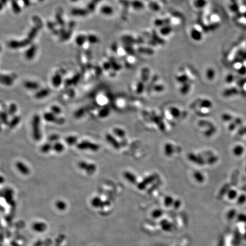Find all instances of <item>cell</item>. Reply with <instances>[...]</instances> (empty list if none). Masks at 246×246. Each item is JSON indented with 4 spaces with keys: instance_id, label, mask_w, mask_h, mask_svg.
I'll list each match as a JSON object with an SVG mask.
<instances>
[{
    "instance_id": "6da1fadb",
    "label": "cell",
    "mask_w": 246,
    "mask_h": 246,
    "mask_svg": "<svg viewBox=\"0 0 246 246\" xmlns=\"http://www.w3.org/2000/svg\"><path fill=\"white\" fill-rule=\"evenodd\" d=\"M40 118L38 115H34L31 122L32 133L33 139L35 141H39L42 138V133L40 129Z\"/></svg>"
},
{
    "instance_id": "7a4b0ae2",
    "label": "cell",
    "mask_w": 246,
    "mask_h": 246,
    "mask_svg": "<svg viewBox=\"0 0 246 246\" xmlns=\"http://www.w3.org/2000/svg\"><path fill=\"white\" fill-rule=\"evenodd\" d=\"M77 148L80 150H91L92 151H96L99 147L97 145L90 143L89 141H84L77 144Z\"/></svg>"
},
{
    "instance_id": "3957f363",
    "label": "cell",
    "mask_w": 246,
    "mask_h": 246,
    "mask_svg": "<svg viewBox=\"0 0 246 246\" xmlns=\"http://www.w3.org/2000/svg\"><path fill=\"white\" fill-rule=\"evenodd\" d=\"M31 42V40L29 38L25 39L21 41H17V40H11L9 42V46L12 48H18L21 47H23L28 44H29Z\"/></svg>"
},
{
    "instance_id": "277c9868",
    "label": "cell",
    "mask_w": 246,
    "mask_h": 246,
    "mask_svg": "<svg viewBox=\"0 0 246 246\" xmlns=\"http://www.w3.org/2000/svg\"><path fill=\"white\" fill-rule=\"evenodd\" d=\"M15 166L18 169V170L24 176H27L30 173V170L29 168L26 165H25V164H23L22 162H21V161L17 162L15 164Z\"/></svg>"
},
{
    "instance_id": "5b68a950",
    "label": "cell",
    "mask_w": 246,
    "mask_h": 246,
    "mask_svg": "<svg viewBox=\"0 0 246 246\" xmlns=\"http://www.w3.org/2000/svg\"><path fill=\"white\" fill-rule=\"evenodd\" d=\"M79 167L83 170H86L87 172L91 173L95 170V166L92 164H90L85 161H80L78 164Z\"/></svg>"
},
{
    "instance_id": "8992f818",
    "label": "cell",
    "mask_w": 246,
    "mask_h": 246,
    "mask_svg": "<svg viewBox=\"0 0 246 246\" xmlns=\"http://www.w3.org/2000/svg\"><path fill=\"white\" fill-rule=\"evenodd\" d=\"M36 51V47L35 45H32L25 52V56L27 60H31L35 56Z\"/></svg>"
},
{
    "instance_id": "52a82bcc",
    "label": "cell",
    "mask_w": 246,
    "mask_h": 246,
    "mask_svg": "<svg viewBox=\"0 0 246 246\" xmlns=\"http://www.w3.org/2000/svg\"><path fill=\"white\" fill-rule=\"evenodd\" d=\"M44 119L50 123H56L58 117L52 112H46L43 115Z\"/></svg>"
},
{
    "instance_id": "ba28073f",
    "label": "cell",
    "mask_w": 246,
    "mask_h": 246,
    "mask_svg": "<svg viewBox=\"0 0 246 246\" xmlns=\"http://www.w3.org/2000/svg\"><path fill=\"white\" fill-rule=\"evenodd\" d=\"M50 93V91L47 89H43L42 90H40L38 92H36L35 95V98L38 99H43L44 97H47Z\"/></svg>"
},
{
    "instance_id": "9c48e42d",
    "label": "cell",
    "mask_w": 246,
    "mask_h": 246,
    "mask_svg": "<svg viewBox=\"0 0 246 246\" xmlns=\"http://www.w3.org/2000/svg\"><path fill=\"white\" fill-rule=\"evenodd\" d=\"M0 83L6 86H10L13 84V80L10 76L1 75H0Z\"/></svg>"
},
{
    "instance_id": "30bf717a",
    "label": "cell",
    "mask_w": 246,
    "mask_h": 246,
    "mask_svg": "<svg viewBox=\"0 0 246 246\" xmlns=\"http://www.w3.org/2000/svg\"><path fill=\"white\" fill-rule=\"evenodd\" d=\"M52 84L54 87H58L62 84V76L59 74H56L54 75L52 79Z\"/></svg>"
},
{
    "instance_id": "8fae6325",
    "label": "cell",
    "mask_w": 246,
    "mask_h": 246,
    "mask_svg": "<svg viewBox=\"0 0 246 246\" xmlns=\"http://www.w3.org/2000/svg\"><path fill=\"white\" fill-rule=\"evenodd\" d=\"M238 92L239 91L236 88H231L225 90L223 92V96L225 97H230L238 94Z\"/></svg>"
},
{
    "instance_id": "7c38bea8",
    "label": "cell",
    "mask_w": 246,
    "mask_h": 246,
    "mask_svg": "<svg viewBox=\"0 0 246 246\" xmlns=\"http://www.w3.org/2000/svg\"><path fill=\"white\" fill-rule=\"evenodd\" d=\"M71 14L75 16H84L87 14V11L83 9H74L71 11Z\"/></svg>"
},
{
    "instance_id": "4fadbf2b",
    "label": "cell",
    "mask_w": 246,
    "mask_h": 246,
    "mask_svg": "<svg viewBox=\"0 0 246 246\" xmlns=\"http://www.w3.org/2000/svg\"><path fill=\"white\" fill-rule=\"evenodd\" d=\"M25 88L29 90H36L39 88V84L37 83L34 82L27 81L24 83Z\"/></svg>"
},
{
    "instance_id": "5bb4252c",
    "label": "cell",
    "mask_w": 246,
    "mask_h": 246,
    "mask_svg": "<svg viewBox=\"0 0 246 246\" xmlns=\"http://www.w3.org/2000/svg\"><path fill=\"white\" fill-rule=\"evenodd\" d=\"M245 149L242 145H237L233 149V153L235 156L239 157L244 153Z\"/></svg>"
},
{
    "instance_id": "9a60e30c",
    "label": "cell",
    "mask_w": 246,
    "mask_h": 246,
    "mask_svg": "<svg viewBox=\"0 0 246 246\" xmlns=\"http://www.w3.org/2000/svg\"><path fill=\"white\" fill-rule=\"evenodd\" d=\"M239 175V171L238 170H235L232 174L231 183L233 186H235L237 184L238 177Z\"/></svg>"
},
{
    "instance_id": "2e32d148",
    "label": "cell",
    "mask_w": 246,
    "mask_h": 246,
    "mask_svg": "<svg viewBox=\"0 0 246 246\" xmlns=\"http://www.w3.org/2000/svg\"><path fill=\"white\" fill-rule=\"evenodd\" d=\"M230 186L229 184H226L224 185L220 190L219 194L218 195V198L220 199L222 198L227 193H228V192L230 189Z\"/></svg>"
},
{
    "instance_id": "e0dca14e",
    "label": "cell",
    "mask_w": 246,
    "mask_h": 246,
    "mask_svg": "<svg viewBox=\"0 0 246 246\" xmlns=\"http://www.w3.org/2000/svg\"><path fill=\"white\" fill-rule=\"evenodd\" d=\"M52 149L58 153H61L64 151V147L62 143L57 142L52 145Z\"/></svg>"
},
{
    "instance_id": "ac0fdd59",
    "label": "cell",
    "mask_w": 246,
    "mask_h": 246,
    "mask_svg": "<svg viewBox=\"0 0 246 246\" xmlns=\"http://www.w3.org/2000/svg\"><path fill=\"white\" fill-rule=\"evenodd\" d=\"M20 121H21V117L20 116H15L11 120V121L9 123V127L10 128H14L15 126H17L19 124Z\"/></svg>"
},
{
    "instance_id": "d6986e66",
    "label": "cell",
    "mask_w": 246,
    "mask_h": 246,
    "mask_svg": "<svg viewBox=\"0 0 246 246\" xmlns=\"http://www.w3.org/2000/svg\"><path fill=\"white\" fill-rule=\"evenodd\" d=\"M11 6H12L13 10L15 13L18 14L21 11V8L16 0H12Z\"/></svg>"
},
{
    "instance_id": "ffe728a7",
    "label": "cell",
    "mask_w": 246,
    "mask_h": 246,
    "mask_svg": "<svg viewBox=\"0 0 246 246\" xmlns=\"http://www.w3.org/2000/svg\"><path fill=\"white\" fill-rule=\"evenodd\" d=\"M51 149H52V145L50 143H46L40 147V151L43 153H47Z\"/></svg>"
},
{
    "instance_id": "44dd1931",
    "label": "cell",
    "mask_w": 246,
    "mask_h": 246,
    "mask_svg": "<svg viewBox=\"0 0 246 246\" xmlns=\"http://www.w3.org/2000/svg\"><path fill=\"white\" fill-rule=\"evenodd\" d=\"M78 138L75 136H68L66 138V142L69 145H73L77 143Z\"/></svg>"
},
{
    "instance_id": "7402d4cb",
    "label": "cell",
    "mask_w": 246,
    "mask_h": 246,
    "mask_svg": "<svg viewBox=\"0 0 246 246\" xmlns=\"http://www.w3.org/2000/svg\"><path fill=\"white\" fill-rule=\"evenodd\" d=\"M17 105L15 104H14V103L11 104L10 105L9 107L8 114L10 116H12V115H13L15 114V113L17 112Z\"/></svg>"
},
{
    "instance_id": "603a6c76",
    "label": "cell",
    "mask_w": 246,
    "mask_h": 246,
    "mask_svg": "<svg viewBox=\"0 0 246 246\" xmlns=\"http://www.w3.org/2000/svg\"><path fill=\"white\" fill-rule=\"evenodd\" d=\"M238 195L237 192L235 190H229L227 193V197L230 200H234L237 198Z\"/></svg>"
},
{
    "instance_id": "cb8c5ba5",
    "label": "cell",
    "mask_w": 246,
    "mask_h": 246,
    "mask_svg": "<svg viewBox=\"0 0 246 246\" xmlns=\"http://www.w3.org/2000/svg\"><path fill=\"white\" fill-rule=\"evenodd\" d=\"M0 120L2 123L5 124H7L8 120H7V115L6 113L4 112H0Z\"/></svg>"
},
{
    "instance_id": "d4e9b609",
    "label": "cell",
    "mask_w": 246,
    "mask_h": 246,
    "mask_svg": "<svg viewBox=\"0 0 246 246\" xmlns=\"http://www.w3.org/2000/svg\"><path fill=\"white\" fill-rule=\"evenodd\" d=\"M38 27H34V28H32L31 30H30V32L29 33V35H28V36H29V39H32L34 37H35V36L36 35V34H37V32H38Z\"/></svg>"
},
{
    "instance_id": "484cf974",
    "label": "cell",
    "mask_w": 246,
    "mask_h": 246,
    "mask_svg": "<svg viewBox=\"0 0 246 246\" xmlns=\"http://www.w3.org/2000/svg\"><path fill=\"white\" fill-rule=\"evenodd\" d=\"M75 40H76V43L78 45H82L86 41V37L83 35H79L76 37Z\"/></svg>"
},
{
    "instance_id": "4316f807",
    "label": "cell",
    "mask_w": 246,
    "mask_h": 246,
    "mask_svg": "<svg viewBox=\"0 0 246 246\" xmlns=\"http://www.w3.org/2000/svg\"><path fill=\"white\" fill-rule=\"evenodd\" d=\"M51 112L53 113L54 115H59L62 112L61 108L56 105H54L51 107Z\"/></svg>"
},
{
    "instance_id": "83f0119b",
    "label": "cell",
    "mask_w": 246,
    "mask_h": 246,
    "mask_svg": "<svg viewBox=\"0 0 246 246\" xmlns=\"http://www.w3.org/2000/svg\"><path fill=\"white\" fill-rule=\"evenodd\" d=\"M222 119L225 121H230L233 120V117L229 114L224 113L222 116Z\"/></svg>"
},
{
    "instance_id": "f1b7e54d",
    "label": "cell",
    "mask_w": 246,
    "mask_h": 246,
    "mask_svg": "<svg viewBox=\"0 0 246 246\" xmlns=\"http://www.w3.org/2000/svg\"><path fill=\"white\" fill-rule=\"evenodd\" d=\"M207 76L209 79H213L215 76V71L213 69H209L207 71Z\"/></svg>"
},
{
    "instance_id": "f546056e",
    "label": "cell",
    "mask_w": 246,
    "mask_h": 246,
    "mask_svg": "<svg viewBox=\"0 0 246 246\" xmlns=\"http://www.w3.org/2000/svg\"><path fill=\"white\" fill-rule=\"evenodd\" d=\"M246 202V196L245 194L241 195L238 199V203L240 205L243 204Z\"/></svg>"
},
{
    "instance_id": "4dcf8cb0",
    "label": "cell",
    "mask_w": 246,
    "mask_h": 246,
    "mask_svg": "<svg viewBox=\"0 0 246 246\" xmlns=\"http://www.w3.org/2000/svg\"><path fill=\"white\" fill-rule=\"evenodd\" d=\"M59 139V136L57 135H52L48 137V141L51 142L56 141Z\"/></svg>"
},
{
    "instance_id": "1f68e13d",
    "label": "cell",
    "mask_w": 246,
    "mask_h": 246,
    "mask_svg": "<svg viewBox=\"0 0 246 246\" xmlns=\"http://www.w3.org/2000/svg\"><path fill=\"white\" fill-rule=\"evenodd\" d=\"M235 214H236V211L234 209H232L231 210H230L228 213V214H227V218L229 219H231V218H233L234 217V216L235 215Z\"/></svg>"
},
{
    "instance_id": "d6a6232c",
    "label": "cell",
    "mask_w": 246,
    "mask_h": 246,
    "mask_svg": "<svg viewBox=\"0 0 246 246\" xmlns=\"http://www.w3.org/2000/svg\"><path fill=\"white\" fill-rule=\"evenodd\" d=\"M234 80V77L233 75L230 74L228 75L226 78V81L227 83H231Z\"/></svg>"
},
{
    "instance_id": "836d02e7",
    "label": "cell",
    "mask_w": 246,
    "mask_h": 246,
    "mask_svg": "<svg viewBox=\"0 0 246 246\" xmlns=\"http://www.w3.org/2000/svg\"><path fill=\"white\" fill-rule=\"evenodd\" d=\"M202 105L206 108H210L212 106V104L210 101H209L208 100H205V101H203Z\"/></svg>"
},
{
    "instance_id": "e575fe53",
    "label": "cell",
    "mask_w": 246,
    "mask_h": 246,
    "mask_svg": "<svg viewBox=\"0 0 246 246\" xmlns=\"http://www.w3.org/2000/svg\"><path fill=\"white\" fill-rule=\"evenodd\" d=\"M218 157H216V156H213V157H212L209 160V163L210 164H214V163H215V162L218 161Z\"/></svg>"
},
{
    "instance_id": "d590c367",
    "label": "cell",
    "mask_w": 246,
    "mask_h": 246,
    "mask_svg": "<svg viewBox=\"0 0 246 246\" xmlns=\"http://www.w3.org/2000/svg\"><path fill=\"white\" fill-rule=\"evenodd\" d=\"M83 113H83V109H79L76 112L75 115V117L78 118V117H80L83 115Z\"/></svg>"
},
{
    "instance_id": "8d00e7d4",
    "label": "cell",
    "mask_w": 246,
    "mask_h": 246,
    "mask_svg": "<svg viewBox=\"0 0 246 246\" xmlns=\"http://www.w3.org/2000/svg\"><path fill=\"white\" fill-rule=\"evenodd\" d=\"M64 122H65V119L64 118H63V117L58 118V117L57 120L56 121V123L58 124H59V125H62V124H63L64 123Z\"/></svg>"
},
{
    "instance_id": "74e56055",
    "label": "cell",
    "mask_w": 246,
    "mask_h": 246,
    "mask_svg": "<svg viewBox=\"0 0 246 246\" xmlns=\"http://www.w3.org/2000/svg\"><path fill=\"white\" fill-rule=\"evenodd\" d=\"M246 133V127H242V128H241L239 131H238V134L241 136L242 135H244Z\"/></svg>"
},
{
    "instance_id": "f35d334b",
    "label": "cell",
    "mask_w": 246,
    "mask_h": 246,
    "mask_svg": "<svg viewBox=\"0 0 246 246\" xmlns=\"http://www.w3.org/2000/svg\"><path fill=\"white\" fill-rule=\"evenodd\" d=\"M234 122L237 125V126H238V125H241L242 124L243 121H242V120L241 119H240V118H236L235 119V120H234Z\"/></svg>"
},
{
    "instance_id": "ab89813d",
    "label": "cell",
    "mask_w": 246,
    "mask_h": 246,
    "mask_svg": "<svg viewBox=\"0 0 246 246\" xmlns=\"http://www.w3.org/2000/svg\"><path fill=\"white\" fill-rule=\"evenodd\" d=\"M237 125L234 122H233V123H231L230 124V125H229V129L230 131H233V130H234L237 128Z\"/></svg>"
},
{
    "instance_id": "60d3db41",
    "label": "cell",
    "mask_w": 246,
    "mask_h": 246,
    "mask_svg": "<svg viewBox=\"0 0 246 246\" xmlns=\"http://www.w3.org/2000/svg\"><path fill=\"white\" fill-rule=\"evenodd\" d=\"M238 218L241 221H246V215L243 214H241L238 216Z\"/></svg>"
},
{
    "instance_id": "b9f144b4",
    "label": "cell",
    "mask_w": 246,
    "mask_h": 246,
    "mask_svg": "<svg viewBox=\"0 0 246 246\" xmlns=\"http://www.w3.org/2000/svg\"><path fill=\"white\" fill-rule=\"evenodd\" d=\"M197 178L198 180L200 181H202L204 180V177L202 176V174H200V173H197Z\"/></svg>"
},
{
    "instance_id": "7bdbcfd3",
    "label": "cell",
    "mask_w": 246,
    "mask_h": 246,
    "mask_svg": "<svg viewBox=\"0 0 246 246\" xmlns=\"http://www.w3.org/2000/svg\"><path fill=\"white\" fill-rule=\"evenodd\" d=\"M57 206H58L59 208H64V207H65V204H64V202L60 201V202H58L57 203Z\"/></svg>"
},
{
    "instance_id": "ee69618b",
    "label": "cell",
    "mask_w": 246,
    "mask_h": 246,
    "mask_svg": "<svg viewBox=\"0 0 246 246\" xmlns=\"http://www.w3.org/2000/svg\"><path fill=\"white\" fill-rule=\"evenodd\" d=\"M246 72V68L245 67H241L240 68L239 72L241 74H245Z\"/></svg>"
},
{
    "instance_id": "f6af8a7d",
    "label": "cell",
    "mask_w": 246,
    "mask_h": 246,
    "mask_svg": "<svg viewBox=\"0 0 246 246\" xmlns=\"http://www.w3.org/2000/svg\"><path fill=\"white\" fill-rule=\"evenodd\" d=\"M21 1L23 2L24 5L26 6H29L30 5V0H21Z\"/></svg>"
},
{
    "instance_id": "bcb514c9",
    "label": "cell",
    "mask_w": 246,
    "mask_h": 246,
    "mask_svg": "<svg viewBox=\"0 0 246 246\" xmlns=\"http://www.w3.org/2000/svg\"><path fill=\"white\" fill-rule=\"evenodd\" d=\"M4 181H5V178L2 176H0V184H3L4 182Z\"/></svg>"
},
{
    "instance_id": "7dc6e473",
    "label": "cell",
    "mask_w": 246,
    "mask_h": 246,
    "mask_svg": "<svg viewBox=\"0 0 246 246\" xmlns=\"http://www.w3.org/2000/svg\"><path fill=\"white\" fill-rule=\"evenodd\" d=\"M7 1L8 0H0V1L4 5H5L6 3H7Z\"/></svg>"
},
{
    "instance_id": "c3c4849f",
    "label": "cell",
    "mask_w": 246,
    "mask_h": 246,
    "mask_svg": "<svg viewBox=\"0 0 246 246\" xmlns=\"http://www.w3.org/2000/svg\"><path fill=\"white\" fill-rule=\"evenodd\" d=\"M5 5L0 1V11L3 9V6H4Z\"/></svg>"
},
{
    "instance_id": "681fc988",
    "label": "cell",
    "mask_w": 246,
    "mask_h": 246,
    "mask_svg": "<svg viewBox=\"0 0 246 246\" xmlns=\"http://www.w3.org/2000/svg\"><path fill=\"white\" fill-rule=\"evenodd\" d=\"M71 2H77L78 0H70Z\"/></svg>"
},
{
    "instance_id": "f907efd6",
    "label": "cell",
    "mask_w": 246,
    "mask_h": 246,
    "mask_svg": "<svg viewBox=\"0 0 246 246\" xmlns=\"http://www.w3.org/2000/svg\"><path fill=\"white\" fill-rule=\"evenodd\" d=\"M39 1H44V0H39Z\"/></svg>"
},
{
    "instance_id": "816d5d0a",
    "label": "cell",
    "mask_w": 246,
    "mask_h": 246,
    "mask_svg": "<svg viewBox=\"0 0 246 246\" xmlns=\"http://www.w3.org/2000/svg\"><path fill=\"white\" fill-rule=\"evenodd\" d=\"M0 50H1V47H0Z\"/></svg>"
}]
</instances>
